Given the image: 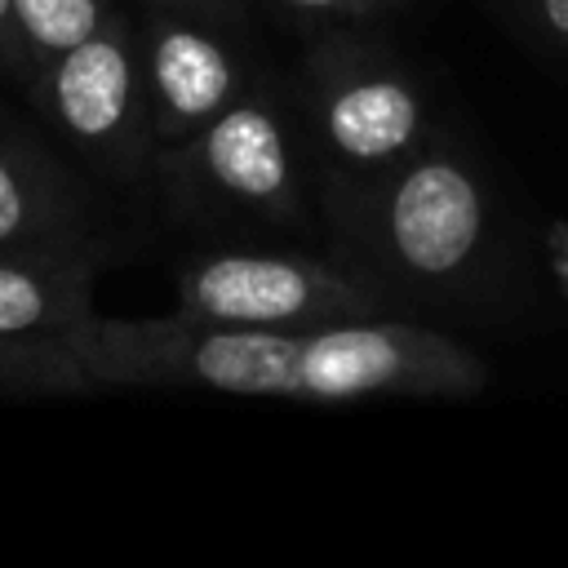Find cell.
Returning a JSON list of instances; mask_svg holds the SVG:
<instances>
[{
	"mask_svg": "<svg viewBox=\"0 0 568 568\" xmlns=\"http://www.w3.org/2000/svg\"><path fill=\"white\" fill-rule=\"evenodd\" d=\"M488 235V195L453 151H413L373 191L377 253L408 280L462 275Z\"/></svg>",
	"mask_w": 568,
	"mask_h": 568,
	"instance_id": "obj_3",
	"label": "cell"
},
{
	"mask_svg": "<svg viewBox=\"0 0 568 568\" xmlns=\"http://www.w3.org/2000/svg\"><path fill=\"white\" fill-rule=\"evenodd\" d=\"M546 248H550V271H555L559 288H564V297H568V222H555L550 226Z\"/></svg>",
	"mask_w": 568,
	"mask_h": 568,
	"instance_id": "obj_16",
	"label": "cell"
},
{
	"mask_svg": "<svg viewBox=\"0 0 568 568\" xmlns=\"http://www.w3.org/2000/svg\"><path fill=\"white\" fill-rule=\"evenodd\" d=\"M93 266L71 248H0V337L67 342L93 315Z\"/></svg>",
	"mask_w": 568,
	"mask_h": 568,
	"instance_id": "obj_8",
	"label": "cell"
},
{
	"mask_svg": "<svg viewBox=\"0 0 568 568\" xmlns=\"http://www.w3.org/2000/svg\"><path fill=\"white\" fill-rule=\"evenodd\" d=\"M0 67L4 71H27L31 67L22 31H18V18H13V0H0Z\"/></svg>",
	"mask_w": 568,
	"mask_h": 568,
	"instance_id": "obj_13",
	"label": "cell"
},
{
	"mask_svg": "<svg viewBox=\"0 0 568 568\" xmlns=\"http://www.w3.org/2000/svg\"><path fill=\"white\" fill-rule=\"evenodd\" d=\"M0 382H40V386H84L67 342H4L0 337Z\"/></svg>",
	"mask_w": 568,
	"mask_h": 568,
	"instance_id": "obj_11",
	"label": "cell"
},
{
	"mask_svg": "<svg viewBox=\"0 0 568 568\" xmlns=\"http://www.w3.org/2000/svg\"><path fill=\"white\" fill-rule=\"evenodd\" d=\"M36 80L44 111L93 160L133 169L146 155V142H155L146 115L142 49L124 18L106 13V22L89 40L58 53L36 71Z\"/></svg>",
	"mask_w": 568,
	"mask_h": 568,
	"instance_id": "obj_4",
	"label": "cell"
},
{
	"mask_svg": "<svg viewBox=\"0 0 568 568\" xmlns=\"http://www.w3.org/2000/svg\"><path fill=\"white\" fill-rule=\"evenodd\" d=\"M178 169L204 195L266 222L302 217V182L293 164V138L262 98H235L222 115L195 129L178 146Z\"/></svg>",
	"mask_w": 568,
	"mask_h": 568,
	"instance_id": "obj_5",
	"label": "cell"
},
{
	"mask_svg": "<svg viewBox=\"0 0 568 568\" xmlns=\"http://www.w3.org/2000/svg\"><path fill=\"white\" fill-rule=\"evenodd\" d=\"M320 146L351 173H382L422 146V93L386 62L337 58L311 80Z\"/></svg>",
	"mask_w": 568,
	"mask_h": 568,
	"instance_id": "obj_6",
	"label": "cell"
},
{
	"mask_svg": "<svg viewBox=\"0 0 568 568\" xmlns=\"http://www.w3.org/2000/svg\"><path fill=\"white\" fill-rule=\"evenodd\" d=\"M386 311L377 284L288 253H213L178 280V315L231 328H324Z\"/></svg>",
	"mask_w": 568,
	"mask_h": 568,
	"instance_id": "obj_2",
	"label": "cell"
},
{
	"mask_svg": "<svg viewBox=\"0 0 568 568\" xmlns=\"http://www.w3.org/2000/svg\"><path fill=\"white\" fill-rule=\"evenodd\" d=\"M297 9H311V13H333V18H364L373 13L382 0H288Z\"/></svg>",
	"mask_w": 568,
	"mask_h": 568,
	"instance_id": "obj_15",
	"label": "cell"
},
{
	"mask_svg": "<svg viewBox=\"0 0 568 568\" xmlns=\"http://www.w3.org/2000/svg\"><path fill=\"white\" fill-rule=\"evenodd\" d=\"M67 355L84 386H200L222 395L342 399L337 324L324 328H231L191 315L106 320L89 315Z\"/></svg>",
	"mask_w": 568,
	"mask_h": 568,
	"instance_id": "obj_1",
	"label": "cell"
},
{
	"mask_svg": "<svg viewBox=\"0 0 568 568\" xmlns=\"http://www.w3.org/2000/svg\"><path fill=\"white\" fill-rule=\"evenodd\" d=\"M71 226V209L49 169L0 146V248H49Z\"/></svg>",
	"mask_w": 568,
	"mask_h": 568,
	"instance_id": "obj_9",
	"label": "cell"
},
{
	"mask_svg": "<svg viewBox=\"0 0 568 568\" xmlns=\"http://www.w3.org/2000/svg\"><path fill=\"white\" fill-rule=\"evenodd\" d=\"M138 49L155 142H186L240 98V67L195 18L160 9Z\"/></svg>",
	"mask_w": 568,
	"mask_h": 568,
	"instance_id": "obj_7",
	"label": "cell"
},
{
	"mask_svg": "<svg viewBox=\"0 0 568 568\" xmlns=\"http://www.w3.org/2000/svg\"><path fill=\"white\" fill-rule=\"evenodd\" d=\"M146 4L182 13V18H195V22H213V27L244 18V0H146Z\"/></svg>",
	"mask_w": 568,
	"mask_h": 568,
	"instance_id": "obj_12",
	"label": "cell"
},
{
	"mask_svg": "<svg viewBox=\"0 0 568 568\" xmlns=\"http://www.w3.org/2000/svg\"><path fill=\"white\" fill-rule=\"evenodd\" d=\"M532 13H537V27L568 53V0H532Z\"/></svg>",
	"mask_w": 568,
	"mask_h": 568,
	"instance_id": "obj_14",
	"label": "cell"
},
{
	"mask_svg": "<svg viewBox=\"0 0 568 568\" xmlns=\"http://www.w3.org/2000/svg\"><path fill=\"white\" fill-rule=\"evenodd\" d=\"M106 0H13V18L36 71L89 40L106 22Z\"/></svg>",
	"mask_w": 568,
	"mask_h": 568,
	"instance_id": "obj_10",
	"label": "cell"
}]
</instances>
